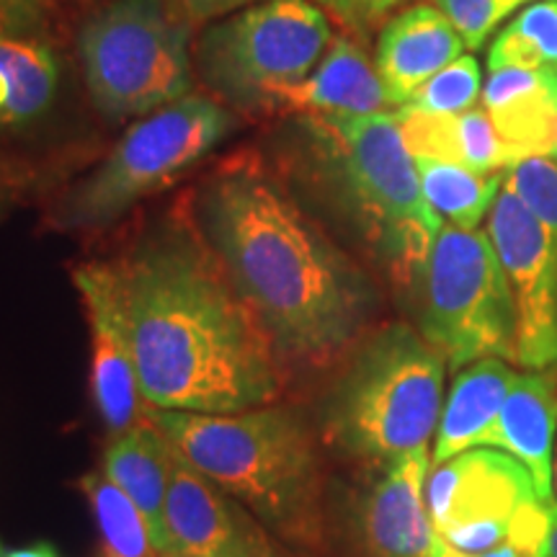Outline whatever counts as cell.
I'll return each mask as SVG.
<instances>
[{
    "label": "cell",
    "mask_w": 557,
    "mask_h": 557,
    "mask_svg": "<svg viewBox=\"0 0 557 557\" xmlns=\"http://www.w3.org/2000/svg\"><path fill=\"white\" fill-rule=\"evenodd\" d=\"M114 269L148 406L186 413L274 406L282 361L197 227L150 230Z\"/></svg>",
    "instance_id": "1"
},
{
    "label": "cell",
    "mask_w": 557,
    "mask_h": 557,
    "mask_svg": "<svg viewBox=\"0 0 557 557\" xmlns=\"http://www.w3.org/2000/svg\"><path fill=\"white\" fill-rule=\"evenodd\" d=\"M194 218L282 364L325 367L357 344L374 308L367 276L259 163L214 171Z\"/></svg>",
    "instance_id": "2"
},
{
    "label": "cell",
    "mask_w": 557,
    "mask_h": 557,
    "mask_svg": "<svg viewBox=\"0 0 557 557\" xmlns=\"http://www.w3.org/2000/svg\"><path fill=\"white\" fill-rule=\"evenodd\" d=\"M145 418L199 475L230 493L276 537L315 545L323 532V478L297 410L186 413L145 406Z\"/></svg>",
    "instance_id": "3"
},
{
    "label": "cell",
    "mask_w": 557,
    "mask_h": 557,
    "mask_svg": "<svg viewBox=\"0 0 557 557\" xmlns=\"http://www.w3.org/2000/svg\"><path fill=\"white\" fill-rule=\"evenodd\" d=\"M297 122L320 181L367 246L395 282L416 284L444 222L423 197L395 114H302Z\"/></svg>",
    "instance_id": "4"
},
{
    "label": "cell",
    "mask_w": 557,
    "mask_h": 557,
    "mask_svg": "<svg viewBox=\"0 0 557 557\" xmlns=\"http://www.w3.org/2000/svg\"><path fill=\"white\" fill-rule=\"evenodd\" d=\"M447 359L393 323L357 348L325 400V431L346 455L385 465L429 447L444 408Z\"/></svg>",
    "instance_id": "5"
},
{
    "label": "cell",
    "mask_w": 557,
    "mask_h": 557,
    "mask_svg": "<svg viewBox=\"0 0 557 557\" xmlns=\"http://www.w3.org/2000/svg\"><path fill=\"white\" fill-rule=\"evenodd\" d=\"M90 103L109 122L143 120L194 86L191 26L165 0H111L78 34Z\"/></svg>",
    "instance_id": "6"
},
{
    "label": "cell",
    "mask_w": 557,
    "mask_h": 557,
    "mask_svg": "<svg viewBox=\"0 0 557 557\" xmlns=\"http://www.w3.org/2000/svg\"><path fill=\"white\" fill-rule=\"evenodd\" d=\"M235 127L225 103L191 94L135 120L107 158L60 201L58 227L107 230L199 165Z\"/></svg>",
    "instance_id": "7"
},
{
    "label": "cell",
    "mask_w": 557,
    "mask_h": 557,
    "mask_svg": "<svg viewBox=\"0 0 557 557\" xmlns=\"http://www.w3.org/2000/svg\"><path fill=\"white\" fill-rule=\"evenodd\" d=\"M333 41L315 0H263L212 21L194 47L199 81L227 107L271 114L284 90L315 70Z\"/></svg>",
    "instance_id": "8"
},
{
    "label": "cell",
    "mask_w": 557,
    "mask_h": 557,
    "mask_svg": "<svg viewBox=\"0 0 557 557\" xmlns=\"http://www.w3.org/2000/svg\"><path fill=\"white\" fill-rule=\"evenodd\" d=\"M416 284L421 336L451 372L480 359L517 361V310L487 233L442 225Z\"/></svg>",
    "instance_id": "9"
},
{
    "label": "cell",
    "mask_w": 557,
    "mask_h": 557,
    "mask_svg": "<svg viewBox=\"0 0 557 557\" xmlns=\"http://www.w3.org/2000/svg\"><path fill=\"white\" fill-rule=\"evenodd\" d=\"M426 506L438 537L462 555L517 547L547 557L553 504L537 496L524 465L508 451L472 447L434 465Z\"/></svg>",
    "instance_id": "10"
},
{
    "label": "cell",
    "mask_w": 557,
    "mask_h": 557,
    "mask_svg": "<svg viewBox=\"0 0 557 557\" xmlns=\"http://www.w3.org/2000/svg\"><path fill=\"white\" fill-rule=\"evenodd\" d=\"M487 238L496 248L517 310V361L547 369L557 361V238L517 194L500 186Z\"/></svg>",
    "instance_id": "11"
},
{
    "label": "cell",
    "mask_w": 557,
    "mask_h": 557,
    "mask_svg": "<svg viewBox=\"0 0 557 557\" xmlns=\"http://www.w3.org/2000/svg\"><path fill=\"white\" fill-rule=\"evenodd\" d=\"M90 329V393L111 436L124 434L145 418L135 351L114 261L81 263L73 271Z\"/></svg>",
    "instance_id": "12"
},
{
    "label": "cell",
    "mask_w": 557,
    "mask_h": 557,
    "mask_svg": "<svg viewBox=\"0 0 557 557\" xmlns=\"http://www.w3.org/2000/svg\"><path fill=\"white\" fill-rule=\"evenodd\" d=\"M165 529L178 557H276L269 529L173 451ZM165 555V557H169Z\"/></svg>",
    "instance_id": "13"
},
{
    "label": "cell",
    "mask_w": 557,
    "mask_h": 557,
    "mask_svg": "<svg viewBox=\"0 0 557 557\" xmlns=\"http://www.w3.org/2000/svg\"><path fill=\"white\" fill-rule=\"evenodd\" d=\"M434 468L429 447L385 462L361 498L359 527L369 557H457L438 537L426 506V480Z\"/></svg>",
    "instance_id": "14"
},
{
    "label": "cell",
    "mask_w": 557,
    "mask_h": 557,
    "mask_svg": "<svg viewBox=\"0 0 557 557\" xmlns=\"http://www.w3.org/2000/svg\"><path fill=\"white\" fill-rule=\"evenodd\" d=\"M465 54V41L434 3H413L382 26L374 67L389 107H403L438 70Z\"/></svg>",
    "instance_id": "15"
},
{
    "label": "cell",
    "mask_w": 557,
    "mask_h": 557,
    "mask_svg": "<svg viewBox=\"0 0 557 557\" xmlns=\"http://www.w3.org/2000/svg\"><path fill=\"white\" fill-rule=\"evenodd\" d=\"M557 429V385L545 369L517 374L508 398L480 447L508 451L524 465L537 496L553 504V447Z\"/></svg>",
    "instance_id": "16"
},
{
    "label": "cell",
    "mask_w": 557,
    "mask_h": 557,
    "mask_svg": "<svg viewBox=\"0 0 557 557\" xmlns=\"http://www.w3.org/2000/svg\"><path fill=\"white\" fill-rule=\"evenodd\" d=\"M389 107L377 67L354 39L336 37L315 70L284 90L271 114L364 116Z\"/></svg>",
    "instance_id": "17"
},
{
    "label": "cell",
    "mask_w": 557,
    "mask_h": 557,
    "mask_svg": "<svg viewBox=\"0 0 557 557\" xmlns=\"http://www.w3.org/2000/svg\"><path fill=\"white\" fill-rule=\"evenodd\" d=\"M483 109L517 160L549 156L557 139V75L506 67L487 75Z\"/></svg>",
    "instance_id": "18"
},
{
    "label": "cell",
    "mask_w": 557,
    "mask_h": 557,
    "mask_svg": "<svg viewBox=\"0 0 557 557\" xmlns=\"http://www.w3.org/2000/svg\"><path fill=\"white\" fill-rule=\"evenodd\" d=\"M395 120L413 158L449 160L478 176L504 173L519 163L485 109H468L462 114H423L398 109Z\"/></svg>",
    "instance_id": "19"
},
{
    "label": "cell",
    "mask_w": 557,
    "mask_h": 557,
    "mask_svg": "<svg viewBox=\"0 0 557 557\" xmlns=\"http://www.w3.org/2000/svg\"><path fill=\"white\" fill-rule=\"evenodd\" d=\"M171 462L173 447L148 418H143L124 434L111 436L107 451H103V472L139 508L145 524L150 529V540L158 557L171 553L169 529H165Z\"/></svg>",
    "instance_id": "20"
},
{
    "label": "cell",
    "mask_w": 557,
    "mask_h": 557,
    "mask_svg": "<svg viewBox=\"0 0 557 557\" xmlns=\"http://www.w3.org/2000/svg\"><path fill=\"white\" fill-rule=\"evenodd\" d=\"M517 374L506 359H480L459 369L444 398L431 462L442 465L459 451L483 444V436L496 423Z\"/></svg>",
    "instance_id": "21"
},
{
    "label": "cell",
    "mask_w": 557,
    "mask_h": 557,
    "mask_svg": "<svg viewBox=\"0 0 557 557\" xmlns=\"http://www.w3.org/2000/svg\"><path fill=\"white\" fill-rule=\"evenodd\" d=\"M60 86V60L34 34H0V132L39 120Z\"/></svg>",
    "instance_id": "22"
},
{
    "label": "cell",
    "mask_w": 557,
    "mask_h": 557,
    "mask_svg": "<svg viewBox=\"0 0 557 557\" xmlns=\"http://www.w3.org/2000/svg\"><path fill=\"white\" fill-rule=\"evenodd\" d=\"M416 171L429 207L438 220L459 230H478L504 186V173L478 176L449 160L416 158Z\"/></svg>",
    "instance_id": "23"
},
{
    "label": "cell",
    "mask_w": 557,
    "mask_h": 557,
    "mask_svg": "<svg viewBox=\"0 0 557 557\" xmlns=\"http://www.w3.org/2000/svg\"><path fill=\"white\" fill-rule=\"evenodd\" d=\"M96 524H99L103 557H158L150 529L139 508L103 470H90L78 480Z\"/></svg>",
    "instance_id": "24"
},
{
    "label": "cell",
    "mask_w": 557,
    "mask_h": 557,
    "mask_svg": "<svg viewBox=\"0 0 557 557\" xmlns=\"http://www.w3.org/2000/svg\"><path fill=\"white\" fill-rule=\"evenodd\" d=\"M506 67L557 75V0L529 3L496 34L487 50V73Z\"/></svg>",
    "instance_id": "25"
},
{
    "label": "cell",
    "mask_w": 557,
    "mask_h": 557,
    "mask_svg": "<svg viewBox=\"0 0 557 557\" xmlns=\"http://www.w3.org/2000/svg\"><path fill=\"white\" fill-rule=\"evenodd\" d=\"M480 94H483V75L478 60L472 54H462L451 65L438 70L434 78L423 83L398 109L423 111V114H462L475 109Z\"/></svg>",
    "instance_id": "26"
},
{
    "label": "cell",
    "mask_w": 557,
    "mask_h": 557,
    "mask_svg": "<svg viewBox=\"0 0 557 557\" xmlns=\"http://www.w3.org/2000/svg\"><path fill=\"white\" fill-rule=\"evenodd\" d=\"M504 186L557 238V163L532 156L504 171Z\"/></svg>",
    "instance_id": "27"
},
{
    "label": "cell",
    "mask_w": 557,
    "mask_h": 557,
    "mask_svg": "<svg viewBox=\"0 0 557 557\" xmlns=\"http://www.w3.org/2000/svg\"><path fill=\"white\" fill-rule=\"evenodd\" d=\"M431 3L455 26L465 47L475 52L527 0H431Z\"/></svg>",
    "instance_id": "28"
},
{
    "label": "cell",
    "mask_w": 557,
    "mask_h": 557,
    "mask_svg": "<svg viewBox=\"0 0 557 557\" xmlns=\"http://www.w3.org/2000/svg\"><path fill=\"white\" fill-rule=\"evenodd\" d=\"M329 16L338 18L346 29L364 34L377 26L382 18L389 16L406 0H315Z\"/></svg>",
    "instance_id": "29"
},
{
    "label": "cell",
    "mask_w": 557,
    "mask_h": 557,
    "mask_svg": "<svg viewBox=\"0 0 557 557\" xmlns=\"http://www.w3.org/2000/svg\"><path fill=\"white\" fill-rule=\"evenodd\" d=\"M256 3H263V0H165L173 16L189 24L191 29L197 24H212V21H220Z\"/></svg>",
    "instance_id": "30"
},
{
    "label": "cell",
    "mask_w": 557,
    "mask_h": 557,
    "mask_svg": "<svg viewBox=\"0 0 557 557\" xmlns=\"http://www.w3.org/2000/svg\"><path fill=\"white\" fill-rule=\"evenodd\" d=\"M52 0H0V34H34Z\"/></svg>",
    "instance_id": "31"
},
{
    "label": "cell",
    "mask_w": 557,
    "mask_h": 557,
    "mask_svg": "<svg viewBox=\"0 0 557 557\" xmlns=\"http://www.w3.org/2000/svg\"><path fill=\"white\" fill-rule=\"evenodd\" d=\"M29 181L32 173L26 165H21L16 158L0 152V220L11 212L13 205H18Z\"/></svg>",
    "instance_id": "32"
},
{
    "label": "cell",
    "mask_w": 557,
    "mask_h": 557,
    "mask_svg": "<svg viewBox=\"0 0 557 557\" xmlns=\"http://www.w3.org/2000/svg\"><path fill=\"white\" fill-rule=\"evenodd\" d=\"M0 557H60L58 549L47 542H39V545H29V547H5L0 542Z\"/></svg>",
    "instance_id": "33"
},
{
    "label": "cell",
    "mask_w": 557,
    "mask_h": 557,
    "mask_svg": "<svg viewBox=\"0 0 557 557\" xmlns=\"http://www.w3.org/2000/svg\"><path fill=\"white\" fill-rule=\"evenodd\" d=\"M457 557H534V555H527V553H521V549H517V547H498V549H491V553H483V555H462L459 553Z\"/></svg>",
    "instance_id": "34"
},
{
    "label": "cell",
    "mask_w": 557,
    "mask_h": 557,
    "mask_svg": "<svg viewBox=\"0 0 557 557\" xmlns=\"http://www.w3.org/2000/svg\"><path fill=\"white\" fill-rule=\"evenodd\" d=\"M549 513H553V527H549L547 557H557V504H555V500H553V508H549Z\"/></svg>",
    "instance_id": "35"
},
{
    "label": "cell",
    "mask_w": 557,
    "mask_h": 557,
    "mask_svg": "<svg viewBox=\"0 0 557 557\" xmlns=\"http://www.w3.org/2000/svg\"><path fill=\"white\" fill-rule=\"evenodd\" d=\"M549 158H553L555 163H557V139H555V145H553V152H549Z\"/></svg>",
    "instance_id": "36"
},
{
    "label": "cell",
    "mask_w": 557,
    "mask_h": 557,
    "mask_svg": "<svg viewBox=\"0 0 557 557\" xmlns=\"http://www.w3.org/2000/svg\"><path fill=\"white\" fill-rule=\"evenodd\" d=\"M555 491H557V455H555Z\"/></svg>",
    "instance_id": "37"
},
{
    "label": "cell",
    "mask_w": 557,
    "mask_h": 557,
    "mask_svg": "<svg viewBox=\"0 0 557 557\" xmlns=\"http://www.w3.org/2000/svg\"><path fill=\"white\" fill-rule=\"evenodd\" d=\"M169 557H178V555H169Z\"/></svg>",
    "instance_id": "38"
}]
</instances>
